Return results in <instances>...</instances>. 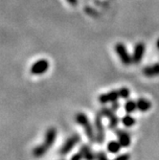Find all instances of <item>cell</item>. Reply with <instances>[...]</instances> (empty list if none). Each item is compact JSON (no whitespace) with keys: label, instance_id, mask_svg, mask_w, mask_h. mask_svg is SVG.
<instances>
[{"label":"cell","instance_id":"1","mask_svg":"<svg viewBox=\"0 0 159 160\" xmlns=\"http://www.w3.org/2000/svg\"><path fill=\"white\" fill-rule=\"evenodd\" d=\"M56 137H57V129L55 128H48L45 133L44 143L38 145L36 149H34L33 155L35 157H41L44 155L47 152V151L53 146V144L55 143V140H56Z\"/></svg>","mask_w":159,"mask_h":160},{"label":"cell","instance_id":"2","mask_svg":"<svg viewBox=\"0 0 159 160\" xmlns=\"http://www.w3.org/2000/svg\"><path fill=\"white\" fill-rule=\"evenodd\" d=\"M75 120H76V122L80 126H82L83 128L85 135L87 136V138L89 139V141L90 142H95L96 141L95 132H94V128H93V127H92L89 119L87 118V116H86L82 112H79L75 116Z\"/></svg>","mask_w":159,"mask_h":160},{"label":"cell","instance_id":"3","mask_svg":"<svg viewBox=\"0 0 159 160\" xmlns=\"http://www.w3.org/2000/svg\"><path fill=\"white\" fill-rule=\"evenodd\" d=\"M94 127H95V137L96 142L99 144H102L105 141L106 132H105V127L102 122V114L100 112L97 113L94 119Z\"/></svg>","mask_w":159,"mask_h":160},{"label":"cell","instance_id":"4","mask_svg":"<svg viewBox=\"0 0 159 160\" xmlns=\"http://www.w3.org/2000/svg\"><path fill=\"white\" fill-rule=\"evenodd\" d=\"M115 52H116V54L120 58V60L124 65L128 66L132 63V58L128 54L124 43H121V42L117 43V44L115 45Z\"/></svg>","mask_w":159,"mask_h":160},{"label":"cell","instance_id":"5","mask_svg":"<svg viewBox=\"0 0 159 160\" xmlns=\"http://www.w3.org/2000/svg\"><path fill=\"white\" fill-rule=\"evenodd\" d=\"M100 113L102 114V116H105V117H107L108 119V121H109L108 128L110 129L116 128V127L119 124V119L117 116L115 115V112L110 108H103L101 109Z\"/></svg>","mask_w":159,"mask_h":160},{"label":"cell","instance_id":"6","mask_svg":"<svg viewBox=\"0 0 159 160\" xmlns=\"http://www.w3.org/2000/svg\"><path fill=\"white\" fill-rule=\"evenodd\" d=\"M81 138L79 136V134H73L72 136H70L65 143L62 145V147L60 150V153L62 155H66L72 149H74L76 145L80 142Z\"/></svg>","mask_w":159,"mask_h":160},{"label":"cell","instance_id":"7","mask_svg":"<svg viewBox=\"0 0 159 160\" xmlns=\"http://www.w3.org/2000/svg\"><path fill=\"white\" fill-rule=\"evenodd\" d=\"M146 46L143 42H138L137 44L134 46L133 53H132V63L134 64H139L140 62L142 61L144 54H145Z\"/></svg>","mask_w":159,"mask_h":160},{"label":"cell","instance_id":"8","mask_svg":"<svg viewBox=\"0 0 159 160\" xmlns=\"http://www.w3.org/2000/svg\"><path fill=\"white\" fill-rule=\"evenodd\" d=\"M49 62L46 60H39L35 62L31 67V73L33 75H41L48 70Z\"/></svg>","mask_w":159,"mask_h":160},{"label":"cell","instance_id":"9","mask_svg":"<svg viewBox=\"0 0 159 160\" xmlns=\"http://www.w3.org/2000/svg\"><path fill=\"white\" fill-rule=\"evenodd\" d=\"M120 98L118 90H112L106 94H102L99 96V102L102 105H106L108 103H112L114 101H117Z\"/></svg>","mask_w":159,"mask_h":160},{"label":"cell","instance_id":"10","mask_svg":"<svg viewBox=\"0 0 159 160\" xmlns=\"http://www.w3.org/2000/svg\"><path fill=\"white\" fill-rule=\"evenodd\" d=\"M115 134L118 137V142L122 146V148H127L131 145V134L124 129H116Z\"/></svg>","mask_w":159,"mask_h":160},{"label":"cell","instance_id":"11","mask_svg":"<svg viewBox=\"0 0 159 160\" xmlns=\"http://www.w3.org/2000/svg\"><path fill=\"white\" fill-rule=\"evenodd\" d=\"M143 74L146 77H155L159 76V62H156L152 65L146 66L143 69Z\"/></svg>","mask_w":159,"mask_h":160},{"label":"cell","instance_id":"12","mask_svg":"<svg viewBox=\"0 0 159 160\" xmlns=\"http://www.w3.org/2000/svg\"><path fill=\"white\" fill-rule=\"evenodd\" d=\"M80 152L82 153L84 160H96V154L87 145H82L80 149Z\"/></svg>","mask_w":159,"mask_h":160},{"label":"cell","instance_id":"13","mask_svg":"<svg viewBox=\"0 0 159 160\" xmlns=\"http://www.w3.org/2000/svg\"><path fill=\"white\" fill-rule=\"evenodd\" d=\"M136 105H137V110H139L141 112H146V111L150 110V108H152V103L145 98L137 99Z\"/></svg>","mask_w":159,"mask_h":160},{"label":"cell","instance_id":"14","mask_svg":"<svg viewBox=\"0 0 159 160\" xmlns=\"http://www.w3.org/2000/svg\"><path fill=\"white\" fill-rule=\"evenodd\" d=\"M124 108H125V111L127 113H132L133 111H135L137 109V105H136V101L134 100H128L125 103V106H124Z\"/></svg>","mask_w":159,"mask_h":160},{"label":"cell","instance_id":"15","mask_svg":"<svg viewBox=\"0 0 159 160\" xmlns=\"http://www.w3.org/2000/svg\"><path fill=\"white\" fill-rule=\"evenodd\" d=\"M122 146L118 141H110L107 144V151L111 153H117L120 152Z\"/></svg>","mask_w":159,"mask_h":160},{"label":"cell","instance_id":"16","mask_svg":"<svg viewBox=\"0 0 159 160\" xmlns=\"http://www.w3.org/2000/svg\"><path fill=\"white\" fill-rule=\"evenodd\" d=\"M122 123H123V125H124L125 127H127V128H131V127L134 126V124H135V119L132 117V115H129V114L127 113L126 116H124V117L122 118Z\"/></svg>","mask_w":159,"mask_h":160},{"label":"cell","instance_id":"17","mask_svg":"<svg viewBox=\"0 0 159 160\" xmlns=\"http://www.w3.org/2000/svg\"><path fill=\"white\" fill-rule=\"evenodd\" d=\"M118 91H119L120 98L122 99H127L129 97V94H131V91L127 87H121L120 89H118Z\"/></svg>","mask_w":159,"mask_h":160},{"label":"cell","instance_id":"18","mask_svg":"<svg viewBox=\"0 0 159 160\" xmlns=\"http://www.w3.org/2000/svg\"><path fill=\"white\" fill-rule=\"evenodd\" d=\"M129 159H131L129 153H123V154L118 155L117 157H115L113 160H129Z\"/></svg>","mask_w":159,"mask_h":160},{"label":"cell","instance_id":"19","mask_svg":"<svg viewBox=\"0 0 159 160\" xmlns=\"http://www.w3.org/2000/svg\"><path fill=\"white\" fill-rule=\"evenodd\" d=\"M96 159H97V160H108L107 154H106L104 152H97V154H96Z\"/></svg>","mask_w":159,"mask_h":160},{"label":"cell","instance_id":"20","mask_svg":"<svg viewBox=\"0 0 159 160\" xmlns=\"http://www.w3.org/2000/svg\"><path fill=\"white\" fill-rule=\"evenodd\" d=\"M119 108H120V103L119 102H117V101H114V102H112L111 103V109L115 112V111H117L118 109H119Z\"/></svg>","mask_w":159,"mask_h":160},{"label":"cell","instance_id":"21","mask_svg":"<svg viewBox=\"0 0 159 160\" xmlns=\"http://www.w3.org/2000/svg\"><path fill=\"white\" fill-rule=\"evenodd\" d=\"M82 159H83V157H82L81 152L76 153V154H74L73 156L71 157V160H82Z\"/></svg>","mask_w":159,"mask_h":160},{"label":"cell","instance_id":"22","mask_svg":"<svg viewBox=\"0 0 159 160\" xmlns=\"http://www.w3.org/2000/svg\"><path fill=\"white\" fill-rule=\"evenodd\" d=\"M68 3L71 4V5H73V6H76L78 4V0H67Z\"/></svg>","mask_w":159,"mask_h":160},{"label":"cell","instance_id":"23","mask_svg":"<svg viewBox=\"0 0 159 160\" xmlns=\"http://www.w3.org/2000/svg\"><path fill=\"white\" fill-rule=\"evenodd\" d=\"M156 47H157V49L159 50V38H158L157 41H156Z\"/></svg>","mask_w":159,"mask_h":160}]
</instances>
